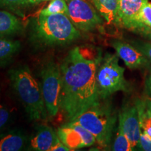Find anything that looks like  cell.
Wrapping results in <instances>:
<instances>
[{
	"label": "cell",
	"instance_id": "obj_4",
	"mask_svg": "<svg viewBox=\"0 0 151 151\" xmlns=\"http://www.w3.org/2000/svg\"><path fill=\"white\" fill-rule=\"evenodd\" d=\"M106 100H100L71 121H68L76 122L86 128L103 148H108L110 146L118 120V115L112 105Z\"/></svg>",
	"mask_w": 151,
	"mask_h": 151
},
{
	"label": "cell",
	"instance_id": "obj_7",
	"mask_svg": "<svg viewBox=\"0 0 151 151\" xmlns=\"http://www.w3.org/2000/svg\"><path fill=\"white\" fill-rule=\"evenodd\" d=\"M68 17L79 31H94L103 24V19L87 0H66Z\"/></svg>",
	"mask_w": 151,
	"mask_h": 151
},
{
	"label": "cell",
	"instance_id": "obj_13",
	"mask_svg": "<svg viewBox=\"0 0 151 151\" xmlns=\"http://www.w3.org/2000/svg\"><path fill=\"white\" fill-rule=\"evenodd\" d=\"M29 137L20 129H10L0 134V151L27 150Z\"/></svg>",
	"mask_w": 151,
	"mask_h": 151
},
{
	"label": "cell",
	"instance_id": "obj_2",
	"mask_svg": "<svg viewBox=\"0 0 151 151\" xmlns=\"http://www.w3.org/2000/svg\"><path fill=\"white\" fill-rule=\"evenodd\" d=\"M81 37L80 31L65 14L39 13L30 24L29 42L37 49L67 46Z\"/></svg>",
	"mask_w": 151,
	"mask_h": 151
},
{
	"label": "cell",
	"instance_id": "obj_3",
	"mask_svg": "<svg viewBox=\"0 0 151 151\" xmlns=\"http://www.w3.org/2000/svg\"><path fill=\"white\" fill-rule=\"evenodd\" d=\"M11 88L23 106L29 120H46L48 117L41 85L27 65L12 68L8 72Z\"/></svg>",
	"mask_w": 151,
	"mask_h": 151
},
{
	"label": "cell",
	"instance_id": "obj_14",
	"mask_svg": "<svg viewBox=\"0 0 151 151\" xmlns=\"http://www.w3.org/2000/svg\"><path fill=\"white\" fill-rule=\"evenodd\" d=\"M23 24L20 19L6 10H0V37H9L20 35Z\"/></svg>",
	"mask_w": 151,
	"mask_h": 151
},
{
	"label": "cell",
	"instance_id": "obj_27",
	"mask_svg": "<svg viewBox=\"0 0 151 151\" xmlns=\"http://www.w3.org/2000/svg\"><path fill=\"white\" fill-rule=\"evenodd\" d=\"M143 103H144L145 106H146V108L147 109V111H148V113L151 115V99L145 97L143 99Z\"/></svg>",
	"mask_w": 151,
	"mask_h": 151
},
{
	"label": "cell",
	"instance_id": "obj_24",
	"mask_svg": "<svg viewBox=\"0 0 151 151\" xmlns=\"http://www.w3.org/2000/svg\"><path fill=\"white\" fill-rule=\"evenodd\" d=\"M135 46L139 49L151 62V42H138L136 43Z\"/></svg>",
	"mask_w": 151,
	"mask_h": 151
},
{
	"label": "cell",
	"instance_id": "obj_11",
	"mask_svg": "<svg viewBox=\"0 0 151 151\" xmlns=\"http://www.w3.org/2000/svg\"><path fill=\"white\" fill-rule=\"evenodd\" d=\"M111 44L118 58L123 60L129 69H141L150 67L151 62L136 46L118 39L111 41Z\"/></svg>",
	"mask_w": 151,
	"mask_h": 151
},
{
	"label": "cell",
	"instance_id": "obj_10",
	"mask_svg": "<svg viewBox=\"0 0 151 151\" xmlns=\"http://www.w3.org/2000/svg\"><path fill=\"white\" fill-rule=\"evenodd\" d=\"M118 125L131 142L134 150H137L141 134L139 111L135 103L126 104L118 113Z\"/></svg>",
	"mask_w": 151,
	"mask_h": 151
},
{
	"label": "cell",
	"instance_id": "obj_25",
	"mask_svg": "<svg viewBox=\"0 0 151 151\" xmlns=\"http://www.w3.org/2000/svg\"><path fill=\"white\" fill-rule=\"evenodd\" d=\"M144 94L145 97L151 99V70L145 81Z\"/></svg>",
	"mask_w": 151,
	"mask_h": 151
},
{
	"label": "cell",
	"instance_id": "obj_5",
	"mask_svg": "<svg viewBox=\"0 0 151 151\" xmlns=\"http://www.w3.org/2000/svg\"><path fill=\"white\" fill-rule=\"evenodd\" d=\"M117 55L106 52L98 65L96 81L99 99H107L117 92L129 91V83L124 78V68L119 65Z\"/></svg>",
	"mask_w": 151,
	"mask_h": 151
},
{
	"label": "cell",
	"instance_id": "obj_28",
	"mask_svg": "<svg viewBox=\"0 0 151 151\" xmlns=\"http://www.w3.org/2000/svg\"><path fill=\"white\" fill-rule=\"evenodd\" d=\"M39 1H40V2H41V1H48V0H39Z\"/></svg>",
	"mask_w": 151,
	"mask_h": 151
},
{
	"label": "cell",
	"instance_id": "obj_22",
	"mask_svg": "<svg viewBox=\"0 0 151 151\" xmlns=\"http://www.w3.org/2000/svg\"><path fill=\"white\" fill-rule=\"evenodd\" d=\"M139 20L143 26L151 32V2L147 3L141 11Z\"/></svg>",
	"mask_w": 151,
	"mask_h": 151
},
{
	"label": "cell",
	"instance_id": "obj_20",
	"mask_svg": "<svg viewBox=\"0 0 151 151\" xmlns=\"http://www.w3.org/2000/svg\"><path fill=\"white\" fill-rule=\"evenodd\" d=\"M40 14L45 15L65 14L68 16V6L66 0H51L46 8L40 11Z\"/></svg>",
	"mask_w": 151,
	"mask_h": 151
},
{
	"label": "cell",
	"instance_id": "obj_9",
	"mask_svg": "<svg viewBox=\"0 0 151 151\" xmlns=\"http://www.w3.org/2000/svg\"><path fill=\"white\" fill-rule=\"evenodd\" d=\"M60 140L71 150L92 146L97 143L95 137L86 128L74 122H67L57 129Z\"/></svg>",
	"mask_w": 151,
	"mask_h": 151
},
{
	"label": "cell",
	"instance_id": "obj_16",
	"mask_svg": "<svg viewBox=\"0 0 151 151\" xmlns=\"http://www.w3.org/2000/svg\"><path fill=\"white\" fill-rule=\"evenodd\" d=\"M21 48V43L18 40L9 37H0V65L9 63Z\"/></svg>",
	"mask_w": 151,
	"mask_h": 151
},
{
	"label": "cell",
	"instance_id": "obj_23",
	"mask_svg": "<svg viewBox=\"0 0 151 151\" xmlns=\"http://www.w3.org/2000/svg\"><path fill=\"white\" fill-rule=\"evenodd\" d=\"M137 148L140 150L151 151V137L141 132Z\"/></svg>",
	"mask_w": 151,
	"mask_h": 151
},
{
	"label": "cell",
	"instance_id": "obj_6",
	"mask_svg": "<svg viewBox=\"0 0 151 151\" xmlns=\"http://www.w3.org/2000/svg\"><path fill=\"white\" fill-rule=\"evenodd\" d=\"M40 76L41 88L47 113L55 117L60 110L62 80L60 65L53 61H48L42 66Z\"/></svg>",
	"mask_w": 151,
	"mask_h": 151
},
{
	"label": "cell",
	"instance_id": "obj_17",
	"mask_svg": "<svg viewBox=\"0 0 151 151\" xmlns=\"http://www.w3.org/2000/svg\"><path fill=\"white\" fill-rule=\"evenodd\" d=\"M41 3L39 0H0V8L24 16V11Z\"/></svg>",
	"mask_w": 151,
	"mask_h": 151
},
{
	"label": "cell",
	"instance_id": "obj_8",
	"mask_svg": "<svg viewBox=\"0 0 151 151\" xmlns=\"http://www.w3.org/2000/svg\"><path fill=\"white\" fill-rule=\"evenodd\" d=\"M148 2V0H118V25L145 35L150 34L139 20Z\"/></svg>",
	"mask_w": 151,
	"mask_h": 151
},
{
	"label": "cell",
	"instance_id": "obj_18",
	"mask_svg": "<svg viewBox=\"0 0 151 151\" xmlns=\"http://www.w3.org/2000/svg\"><path fill=\"white\" fill-rule=\"evenodd\" d=\"M134 103L139 111L141 132L151 137V115L147 111L143 99H137Z\"/></svg>",
	"mask_w": 151,
	"mask_h": 151
},
{
	"label": "cell",
	"instance_id": "obj_26",
	"mask_svg": "<svg viewBox=\"0 0 151 151\" xmlns=\"http://www.w3.org/2000/svg\"><path fill=\"white\" fill-rule=\"evenodd\" d=\"M71 150L66 146L61 141H58L53 146L50 148V151H70Z\"/></svg>",
	"mask_w": 151,
	"mask_h": 151
},
{
	"label": "cell",
	"instance_id": "obj_21",
	"mask_svg": "<svg viewBox=\"0 0 151 151\" xmlns=\"http://www.w3.org/2000/svg\"><path fill=\"white\" fill-rule=\"evenodd\" d=\"M14 118L12 111L7 106L0 104V134L7 129Z\"/></svg>",
	"mask_w": 151,
	"mask_h": 151
},
{
	"label": "cell",
	"instance_id": "obj_12",
	"mask_svg": "<svg viewBox=\"0 0 151 151\" xmlns=\"http://www.w3.org/2000/svg\"><path fill=\"white\" fill-rule=\"evenodd\" d=\"M60 141L57 132L50 126L37 124L29 139L27 150L50 151V148Z\"/></svg>",
	"mask_w": 151,
	"mask_h": 151
},
{
	"label": "cell",
	"instance_id": "obj_15",
	"mask_svg": "<svg viewBox=\"0 0 151 151\" xmlns=\"http://www.w3.org/2000/svg\"><path fill=\"white\" fill-rule=\"evenodd\" d=\"M91 1L107 23L118 25V0H91Z\"/></svg>",
	"mask_w": 151,
	"mask_h": 151
},
{
	"label": "cell",
	"instance_id": "obj_19",
	"mask_svg": "<svg viewBox=\"0 0 151 151\" xmlns=\"http://www.w3.org/2000/svg\"><path fill=\"white\" fill-rule=\"evenodd\" d=\"M112 150L114 151H132L134 150L131 142L127 136L124 134L122 128L118 124V129L114 141H113Z\"/></svg>",
	"mask_w": 151,
	"mask_h": 151
},
{
	"label": "cell",
	"instance_id": "obj_1",
	"mask_svg": "<svg viewBox=\"0 0 151 151\" xmlns=\"http://www.w3.org/2000/svg\"><path fill=\"white\" fill-rule=\"evenodd\" d=\"M101 56L89 57L76 46L69 50L60 65L62 80L60 110L68 121L100 101L96 73Z\"/></svg>",
	"mask_w": 151,
	"mask_h": 151
}]
</instances>
